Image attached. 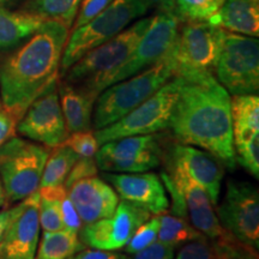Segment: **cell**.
Wrapping results in <instances>:
<instances>
[{"mask_svg": "<svg viewBox=\"0 0 259 259\" xmlns=\"http://www.w3.org/2000/svg\"><path fill=\"white\" fill-rule=\"evenodd\" d=\"M202 238H204L202 233L197 231L185 219L179 218L173 213H160V229H158L157 241L178 248L186 245L187 242Z\"/></svg>", "mask_w": 259, "mask_h": 259, "instance_id": "4316f807", "label": "cell"}, {"mask_svg": "<svg viewBox=\"0 0 259 259\" xmlns=\"http://www.w3.org/2000/svg\"><path fill=\"white\" fill-rule=\"evenodd\" d=\"M72 257H73V255H72ZM72 257H70V258H67V259H72Z\"/></svg>", "mask_w": 259, "mask_h": 259, "instance_id": "7dc6e473", "label": "cell"}, {"mask_svg": "<svg viewBox=\"0 0 259 259\" xmlns=\"http://www.w3.org/2000/svg\"><path fill=\"white\" fill-rule=\"evenodd\" d=\"M167 176L185 203L186 221L211 242L222 240L231 235L223 228L206 191L190 178L181 168L167 164Z\"/></svg>", "mask_w": 259, "mask_h": 259, "instance_id": "2e32d148", "label": "cell"}, {"mask_svg": "<svg viewBox=\"0 0 259 259\" xmlns=\"http://www.w3.org/2000/svg\"><path fill=\"white\" fill-rule=\"evenodd\" d=\"M69 30L59 22L45 21L0 64L3 108L17 121L48 84L58 78Z\"/></svg>", "mask_w": 259, "mask_h": 259, "instance_id": "7a4b0ae2", "label": "cell"}, {"mask_svg": "<svg viewBox=\"0 0 259 259\" xmlns=\"http://www.w3.org/2000/svg\"><path fill=\"white\" fill-rule=\"evenodd\" d=\"M161 150L154 135L130 136L106 142L95 155L99 169L111 173H141L160 164Z\"/></svg>", "mask_w": 259, "mask_h": 259, "instance_id": "7c38bea8", "label": "cell"}, {"mask_svg": "<svg viewBox=\"0 0 259 259\" xmlns=\"http://www.w3.org/2000/svg\"><path fill=\"white\" fill-rule=\"evenodd\" d=\"M145 2L148 3L149 6H156L158 11L170 12V14H174L177 16L174 0H145Z\"/></svg>", "mask_w": 259, "mask_h": 259, "instance_id": "60d3db41", "label": "cell"}, {"mask_svg": "<svg viewBox=\"0 0 259 259\" xmlns=\"http://www.w3.org/2000/svg\"><path fill=\"white\" fill-rule=\"evenodd\" d=\"M45 19L27 11H10L0 6V50L14 47L41 27Z\"/></svg>", "mask_w": 259, "mask_h": 259, "instance_id": "7402d4cb", "label": "cell"}, {"mask_svg": "<svg viewBox=\"0 0 259 259\" xmlns=\"http://www.w3.org/2000/svg\"><path fill=\"white\" fill-rule=\"evenodd\" d=\"M78 157V155L74 153L72 149L65 144L53 148V151L48 154L46 163H45L38 189L63 187L71 168L73 167Z\"/></svg>", "mask_w": 259, "mask_h": 259, "instance_id": "d4e9b609", "label": "cell"}, {"mask_svg": "<svg viewBox=\"0 0 259 259\" xmlns=\"http://www.w3.org/2000/svg\"><path fill=\"white\" fill-rule=\"evenodd\" d=\"M48 154L44 145L16 136L0 147V180L9 202H21L38 191Z\"/></svg>", "mask_w": 259, "mask_h": 259, "instance_id": "52a82bcc", "label": "cell"}, {"mask_svg": "<svg viewBox=\"0 0 259 259\" xmlns=\"http://www.w3.org/2000/svg\"><path fill=\"white\" fill-rule=\"evenodd\" d=\"M61 206V218H63V223H64V229L66 231L78 233L82 228L83 222L80 220L78 212H77L76 208L71 202L69 197L66 196L61 199L60 202Z\"/></svg>", "mask_w": 259, "mask_h": 259, "instance_id": "8d00e7d4", "label": "cell"}, {"mask_svg": "<svg viewBox=\"0 0 259 259\" xmlns=\"http://www.w3.org/2000/svg\"><path fill=\"white\" fill-rule=\"evenodd\" d=\"M206 22L235 34L258 37L259 0H225Z\"/></svg>", "mask_w": 259, "mask_h": 259, "instance_id": "ffe728a7", "label": "cell"}, {"mask_svg": "<svg viewBox=\"0 0 259 259\" xmlns=\"http://www.w3.org/2000/svg\"><path fill=\"white\" fill-rule=\"evenodd\" d=\"M223 2H225V0H223Z\"/></svg>", "mask_w": 259, "mask_h": 259, "instance_id": "c3c4849f", "label": "cell"}, {"mask_svg": "<svg viewBox=\"0 0 259 259\" xmlns=\"http://www.w3.org/2000/svg\"><path fill=\"white\" fill-rule=\"evenodd\" d=\"M9 2H11V0H0V6H3V5H5V4H8Z\"/></svg>", "mask_w": 259, "mask_h": 259, "instance_id": "ee69618b", "label": "cell"}, {"mask_svg": "<svg viewBox=\"0 0 259 259\" xmlns=\"http://www.w3.org/2000/svg\"><path fill=\"white\" fill-rule=\"evenodd\" d=\"M216 2H218L219 4H220V6H221V4L223 3V0H216Z\"/></svg>", "mask_w": 259, "mask_h": 259, "instance_id": "f6af8a7d", "label": "cell"}, {"mask_svg": "<svg viewBox=\"0 0 259 259\" xmlns=\"http://www.w3.org/2000/svg\"><path fill=\"white\" fill-rule=\"evenodd\" d=\"M158 229H160V215H155L149 218L143 225L136 229L134 235L124 246L126 254H135L137 252L144 250L149 245L157 241Z\"/></svg>", "mask_w": 259, "mask_h": 259, "instance_id": "f1b7e54d", "label": "cell"}, {"mask_svg": "<svg viewBox=\"0 0 259 259\" xmlns=\"http://www.w3.org/2000/svg\"><path fill=\"white\" fill-rule=\"evenodd\" d=\"M211 244L215 248V259H258L255 248L239 241L232 234Z\"/></svg>", "mask_w": 259, "mask_h": 259, "instance_id": "1f68e13d", "label": "cell"}, {"mask_svg": "<svg viewBox=\"0 0 259 259\" xmlns=\"http://www.w3.org/2000/svg\"><path fill=\"white\" fill-rule=\"evenodd\" d=\"M150 216V212L125 200H119L111 216L82 226L78 236L84 245L92 248L119 251Z\"/></svg>", "mask_w": 259, "mask_h": 259, "instance_id": "5bb4252c", "label": "cell"}, {"mask_svg": "<svg viewBox=\"0 0 259 259\" xmlns=\"http://www.w3.org/2000/svg\"><path fill=\"white\" fill-rule=\"evenodd\" d=\"M72 259H130L128 254L118 251L99 250V248H83Z\"/></svg>", "mask_w": 259, "mask_h": 259, "instance_id": "ab89813d", "label": "cell"}, {"mask_svg": "<svg viewBox=\"0 0 259 259\" xmlns=\"http://www.w3.org/2000/svg\"><path fill=\"white\" fill-rule=\"evenodd\" d=\"M174 259H215V248L211 241L204 236L181 246V250Z\"/></svg>", "mask_w": 259, "mask_h": 259, "instance_id": "836d02e7", "label": "cell"}, {"mask_svg": "<svg viewBox=\"0 0 259 259\" xmlns=\"http://www.w3.org/2000/svg\"><path fill=\"white\" fill-rule=\"evenodd\" d=\"M66 194L84 225L111 216L119 203V196L106 180L97 177L78 180Z\"/></svg>", "mask_w": 259, "mask_h": 259, "instance_id": "d6986e66", "label": "cell"}, {"mask_svg": "<svg viewBox=\"0 0 259 259\" xmlns=\"http://www.w3.org/2000/svg\"><path fill=\"white\" fill-rule=\"evenodd\" d=\"M60 202L61 199L40 194L38 220H40V227L44 232H58L64 229Z\"/></svg>", "mask_w": 259, "mask_h": 259, "instance_id": "4dcf8cb0", "label": "cell"}, {"mask_svg": "<svg viewBox=\"0 0 259 259\" xmlns=\"http://www.w3.org/2000/svg\"><path fill=\"white\" fill-rule=\"evenodd\" d=\"M12 215V208L4 210V211H0V239H2L3 234H4L6 227H8L10 219Z\"/></svg>", "mask_w": 259, "mask_h": 259, "instance_id": "b9f144b4", "label": "cell"}, {"mask_svg": "<svg viewBox=\"0 0 259 259\" xmlns=\"http://www.w3.org/2000/svg\"><path fill=\"white\" fill-rule=\"evenodd\" d=\"M169 163L181 168L190 178L203 186L212 205H219L225 167L208 151L187 144H174L169 153Z\"/></svg>", "mask_w": 259, "mask_h": 259, "instance_id": "ac0fdd59", "label": "cell"}, {"mask_svg": "<svg viewBox=\"0 0 259 259\" xmlns=\"http://www.w3.org/2000/svg\"><path fill=\"white\" fill-rule=\"evenodd\" d=\"M82 0H29L24 11L45 19L72 27Z\"/></svg>", "mask_w": 259, "mask_h": 259, "instance_id": "484cf974", "label": "cell"}, {"mask_svg": "<svg viewBox=\"0 0 259 259\" xmlns=\"http://www.w3.org/2000/svg\"><path fill=\"white\" fill-rule=\"evenodd\" d=\"M174 251L176 248L173 246L155 241L144 250L135 253L134 259H174Z\"/></svg>", "mask_w": 259, "mask_h": 259, "instance_id": "74e56055", "label": "cell"}, {"mask_svg": "<svg viewBox=\"0 0 259 259\" xmlns=\"http://www.w3.org/2000/svg\"><path fill=\"white\" fill-rule=\"evenodd\" d=\"M180 21H206L220 8L216 0H174Z\"/></svg>", "mask_w": 259, "mask_h": 259, "instance_id": "83f0119b", "label": "cell"}, {"mask_svg": "<svg viewBox=\"0 0 259 259\" xmlns=\"http://www.w3.org/2000/svg\"><path fill=\"white\" fill-rule=\"evenodd\" d=\"M226 37L225 29L206 21H186L168 51L174 77L199 80L213 77Z\"/></svg>", "mask_w": 259, "mask_h": 259, "instance_id": "5b68a950", "label": "cell"}, {"mask_svg": "<svg viewBox=\"0 0 259 259\" xmlns=\"http://www.w3.org/2000/svg\"><path fill=\"white\" fill-rule=\"evenodd\" d=\"M16 132L47 148L53 149L64 143L69 132L61 111L58 78L30 103L18 120Z\"/></svg>", "mask_w": 259, "mask_h": 259, "instance_id": "8fae6325", "label": "cell"}, {"mask_svg": "<svg viewBox=\"0 0 259 259\" xmlns=\"http://www.w3.org/2000/svg\"><path fill=\"white\" fill-rule=\"evenodd\" d=\"M169 128L179 143L208 151L228 169L236 167L231 96L215 76L184 79Z\"/></svg>", "mask_w": 259, "mask_h": 259, "instance_id": "6da1fadb", "label": "cell"}, {"mask_svg": "<svg viewBox=\"0 0 259 259\" xmlns=\"http://www.w3.org/2000/svg\"><path fill=\"white\" fill-rule=\"evenodd\" d=\"M180 22L178 16L164 11H158L151 17L131 56L114 73L109 85L141 72L166 56L176 41Z\"/></svg>", "mask_w": 259, "mask_h": 259, "instance_id": "4fadbf2b", "label": "cell"}, {"mask_svg": "<svg viewBox=\"0 0 259 259\" xmlns=\"http://www.w3.org/2000/svg\"><path fill=\"white\" fill-rule=\"evenodd\" d=\"M5 200H6V197H5V192H4V187H3L2 180H0V206L4 205Z\"/></svg>", "mask_w": 259, "mask_h": 259, "instance_id": "7bdbcfd3", "label": "cell"}, {"mask_svg": "<svg viewBox=\"0 0 259 259\" xmlns=\"http://www.w3.org/2000/svg\"><path fill=\"white\" fill-rule=\"evenodd\" d=\"M63 144L72 149L79 157H95L100 148L95 134L92 130L70 134Z\"/></svg>", "mask_w": 259, "mask_h": 259, "instance_id": "d6a6232c", "label": "cell"}, {"mask_svg": "<svg viewBox=\"0 0 259 259\" xmlns=\"http://www.w3.org/2000/svg\"><path fill=\"white\" fill-rule=\"evenodd\" d=\"M3 108V103H2V97H0V109Z\"/></svg>", "mask_w": 259, "mask_h": 259, "instance_id": "bcb514c9", "label": "cell"}, {"mask_svg": "<svg viewBox=\"0 0 259 259\" xmlns=\"http://www.w3.org/2000/svg\"><path fill=\"white\" fill-rule=\"evenodd\" d=\"M61 111L67 132L89 131L93 127V111L97 97L63 80L58 84Z\"/></svg>", "mask_w": 259, "mask_h": 259, "instance_id": "44dd1931", "label": "cell"}, {"mask_svg": "<svg viewBox=\"0 0 259 259\" xmlns=\"http://www.w3.org/2000/svg\"><path fill=\"white\" fill-rule=\"evenodd\" d=\"M150 19L137 21L111 40L84 54L64 73L66 74L65 82L85 90L94 96H99L102 90L109 87L112 77L131 56L150 23Z\"/></svg>", "mask_w": 259, "mask_h": 259, "instance_id": "3957f363", "label": "cell"}, {"mask_svg": "<svg viewBox=\"0 0 259 259\" xmlns=\"http://www.w3.org/2000/svg\"><path fill=\"white\" fill-rule=\"evenodd\" d=\"M85 248L78 233L66 229L58 232H44L38 240L34 259H67Z\"/></svg>", "mask_w": 259, "mask_h": 259, "instance_id": "cb8c5ba5", "label": "cell"}, {"mask_svg": "<svg viewBox=\"0 0 259 259\" xmlns=\"http://www.w3.org/2000/svg\"><path fill=\"white\" fill-rule=\"evenodd\" d=\"M103 179L115 190L121 200L131 203L145 211L160 215L169 208V200L163 183L155 173L106 171Z\"/></svg>", "mask_w": 259, "mask_h": 259, "instance_id": "e0dca14e", "label": "cell"}, {"mask_svg": "<svg viewBox=\"0 0 259 259\" xmlns=\"http://www.w3.org/2000/svg\"><path fill=\"white\" fill-rule=\"evenodd\" d=\"M174 77L169 53L141 72L107 87L95 101L93 127L101 130L128 114Z\"/></svg>", "mask_w": 259, "mask_h": 259, "instance_id": "277c9868", "label": "cell"}, {"mask_svg": "<svg viewBox=\"0 0 259 259\" xmlns=\"http://www.w3.org/2000/svg\"><path fill=\"white\" fill-rule=\"evenodd\" d=\"M215 73L232 95L257 94L259 90V41L257 37L226 32Z\"/></svg>", "mask_w": 259, "mask_h": 259, "instance_id": "9c48e42d", "label": "cell"}, {"mask_svg": "<svg viewBox=\"0 0 259 259\" xmlns=\"http://www.w3.org/2000/svg\"><path fill=\"white\" fill-rule=\"evenodd\" d=\"M97 173H99V167L96 164L95 157H78V160L76 161V163L71 168L69 176L65 180V190L69 189L78 180L96 177Z\"/></svg>", "mask_w": 259, "mask_h": 259, "instance_id": "e575fe53", "label": "cell"}, {"mask_svg": "<svg viewBox=\"0 0 259 259\" xmlns=\"http://www.w3.org/2000/svg\"><path fill=\"white\" fill-rule=\"evenodd\" d=\"M231 114L233 143L259 134V97L257 94L233 95Z\"/></svg>", "mask_w": 259, "mask_h": 259, "instance_id": "603a6c76", "label": "cell"}, {"mask_svg": "<svg viewBox=\"0 0 259 259\" xmlns=\"http://www.w3.org/2000/svg\"><path fill=\"white\" fill-rule=\"evenodd\" d=\"M40 192L36 191L12 208V215L0 239V259H34L40 240Z\"/></svg>", "mask_w": 259, "mask_h": 259, "instance_id": "9a60e30c", "label": "cell"}, {"mask_svg": "<svg viewBox=\"0 0 259 259\" xmlns=\"http://www.w3.org/2000/svg\"><path fill=\"white\" fill-rule=\"evenodd\" d=\"M183 84L181 77H173L128 114L106 127L96 130L94 134L99 144L130 136L154 135L169 127L171 113Z\"/></svg>", "mask_w": 259, "mask_h": 259, "instance_id": "ba28073f", "label": "cell"}, {"mask_svg": "<svg viewBox=\"0 0 259 259\" xmlns=\"http://www.w3.org/2000/svg\"><path fill=\"white\" fill-rule=\"evenodd\" d=\"M218 209L223 228L239 241L258 250L259 194L257 187L246 181L229 180L226 196Z\"/></svg>", "mask_w": 259, "mask_h": 259, "instance_id": "30bf717a", "label": "cell"}, {"mask_svg": "<svg viewBox=\"0 0 259 259\" xmlns=\"http://www.w3.org/2000/svg\"><path fill=\"white\" fill-rule=\"evenodd\" d=\"M17 122V119L11 113L4 108L0 109V147L15 137Z\"/></svg>", "mask_w": 259, "mask_h": 259, "instance_id": "f35d334b", "label": "cell"}, {"mask_svg": "<svg viewBox=\"0 0 259 259\" xmlns=\"http://www.w3.org/2000/svg\"><path fill=\"white\" fill-rule=\"evenodd\" d=\"M113 2L114 0H82L72 27H71L72 30L88 23L94 17L101 14L106 8H108Z\"/></svg>", "mask_w": 259, "mask_h": 259, "instance_id": "d590c367", "label": "cell"}, {"mask_svg": "<svg viewBox=\"0 0 259 259\" xmlns=\"http://www.w3.org/2000/svg\"><path fill=\"white\" fill-rule=\"evenodd\" d=\"M236 163H240L255 179L259 177V134L235 142Z\"/></svg>", "mask_w": 259, "mask_h": 259, "instance_id": "f546056e", "label": "cell"}, {"mask_svg": "<svg viewBox=\"0 0 259 259\" xmlns=\"http://www.w3.org/2000/svg\"><path fill=\"white\" fill-rule=\"evenodd\" d=\"M149 8L150 6L145 0H114L88 23L73 29L61 57V72H66L93 48L118 35L134 19L143 16Z\"/></svg>", "mask_w": 259, "mask_h": 259, "instance_id": "8992f818", "label": "cell"}]
</instances>
